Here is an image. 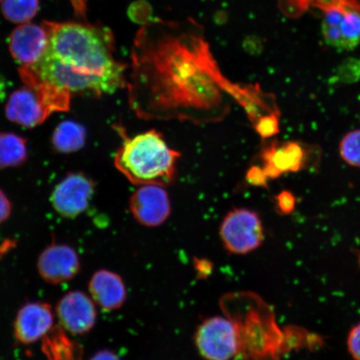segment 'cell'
<instances>
[{
  "mask_svg": "<svg viewBox=\"0 0 360 360\" xmlns=\"http://www.w3.org/2000/svg\"><path fill=\"white\" fill-rule=\"evenodd\" d=\"M56 314L60 327L74 335L87 334L97 319L94 301L82 291H71L62 297Z\"/></svg>",
  "mask_w": 360,
  "mask_h": 360,
  "instance_id": "30bf717a",
  "label": "cell"
},
{
  "mask_svg": "<svg viewBox=\"0 0 360 360\" xmlns=\"http://www.w3.org/2000/svg\"><path fill=\"white\" fill-rule=\"evenodd\" d=\"M179 156L160 133L152 129L124 137L114 160L115 167L132 184L165 186L174 179Z\"/></svg>",
  "mask_w": 360,
  "mask_h": 360,
  "instance_id": "3957f363",
  "label": "cell"
},
{
  "mask_svg": "<svg viewBox=\"0 0 360 360\" xmlns=\"http://www.w3.org/2000/svg\"><path fill=\"white\" fill-rule=\"evenodd\" d=\"M11 204L6 193L0 190V224L6 221L11 214Z\"/></svg>",
  "mask_w": 360,
  "mask_h": 360,
  "instance_id": "d4e9b609",
  "label": "cell"
},
{
  "mask_svg": "<svg viewBox=\"0 0 360 360\" xmlns=\"http://www.w3.org/2000/svg\"><path fill=\"white\" fill-rule=\"evenodd\" d=\"M94 191L91 179L83 174H70L58 184L52 193L53 209L63 217H77L87 209Z\"/></svg>",
  "mask_w": 360,
  "mask_h": 360,
  "instance_id": "9c48e42d",
  "label": "cell"
},
{
  "mask_svg": "<svg viewBox=\"0 0 360 360\" xmlns=\"http://www.w3.org/2000/svg\"><path fill=\"white\" fill-rule=\"evenodd\" d=\"M340 154L346 163L360 168V129L345 135L340 142Z\"/></svg>",
  "mask_w": 360,
  "mask_h": 360,
  "instance_id": "ffe728a7",
  "label": "cell"
},
{
  "mask_svg": "<svg viewBox=\"0 0 360 360\" xmlns=\"http://www.w3.org/2000/svg\"><path fill=\"white\" fill-rule=\"evenodd\" d=\"M89 360H121L117 355L110 350H101L96 353Z\"/></svg>",
  "mask_w": 360,
  "mask_h": 360,
  "instance_id": "484cf974",
  "label": "cell"
},
{
  "mask_svg": "<svg viewBox=\"0 0 360 360\" xmlns=\"http://www.w3.org/2000/svg\"><path fill=\"white\" fill-rule=\"evenodd\" d=\"M195 344L206 360H231L240 345L237 327L222 316L207 319L197 328Z\"/></svg>",
  "mask_w": 360,
  "mask_h": 360,
  "instance_id": "8992f818",
  "label": "cell"
},
{
  "mask_svg": "<svg viewBox=\"0 0 360 360\" xmlns=\"http://www.w3.org/2000/svg\"><path fill=\"white\" fill-rule=\"evenodd\" d=\"M312 147L298 141L271 142L261 151L263 172L268 179L295 173L307 167Z\"/></svg>",
  "mask_w": 360,
  "mask_h": 360,
  "instance_id": "52a82bcc",
  "label": "cell"
},
{
  "mask_svg": "<svg viewBox=\"0 0 360 360\" xmlns=\"http://www.w3.org/2000/svg\"><path fill=\"white\" fill-rule=\"evenodd\" d=\"M25 87L11 94L6 105L8 120L22 127L41 124L53 112L70 109L71 94L44 81L22 79Z\"/></svg>",
  "mask_w": 360,
  "mask_h": 360,
  "instance_id": "277c9868",
  "label": "cell"
},
{
  "mask_svg": "<svg viewBox=\"0 0 360 360\" xmlns=\"http://www.w3.org/2000/svg\"><path fill=\"white\" fill-rule=\"evenodd\" d=\"M278 115H269L261 118L255 124L256 131L263 139L271 138L280 132V122Z\"/></svg>",
  "mask_w": 360,
  "mask_h": 360,
  "instance_id": "44dd1931",
  "label": "cell"
},
{
  "mask_svg": "<svg viewBox=\"0 0 360 360\" xmlns=\"http://www.w3.org/2000/svg\"><path fill=\"white\" fill-rule=\"evenodd\" d=\"M1 11L8 21L18 25L26 24L37 15L39 0H3Z\"/></svg>",
  "mask_w": 360,
  "mask_h": 360,
  "instance_id": "d6986e66",
  "label": "cell"
},
{
  "mask_svg": "<svg viewBox=\"0 0 360 360\" xmlns=\"http://www.w3.org/2000/svg\"><path fill=\"white\" fill-rule=\"evenodd\" d=\"M48 44L49 32L46 27L31 22L18 26L12 31L8 39L11 56L21 67L37 63L46 51Z\"/></svg>",
  "mask_w": 360,
  "mask_h": 360,
  "instance_id": "4fadbf2b",
  "label": "cell"
},
{
  "mask_svg": "<svg viewBox=\"0 0 360 360\" xmlns=\"http://www.w3.org/2000/svg\"><path fill=\"white\" fill-rule=\"evenodd\" d=\"M53 314L51 304L43 302L28 303L18 313L15 336L21 344L35 343L53 328Z\"/></svg>",
  "mask_w": 360,
  "mask_h": 360,
  "instance_id": "5bb4252c",
  "label": "cell"
},
{
  "mask_svg": "<svg viewBox=\"0 0 360 360\" xmlns=\"http://www.w3.org/2000/svg\"><path fill=\"white\" fill-rule=\"evenodd\" d=\"M2 1H3V0H0V2H2Z\"/></svg>",
  "mask_w": 360,
  "mask_h": 360,
  "instance_id": "4316f807",
  "label": "cell"
},
{
  "mask_svg": "<svg viewBox=\"0 0 360 360\" xmlns=\"http://www.w3.org/2000/svg\"><path fill=\"white\" fill-rule=\"evenodd\" d=\"M347 345L351 356L355 360H360V323L350 330Z\"/></svg>",
  "mask_w": 360,
  "mask_h": 360,
  "instance_id": "603a6c76",
  "label": "cell"
},
{
  "mask_svg": "<svg viewBox=\"0 0 360 360\" xmlns=\"http://www.w3.org/2000/svg\"><path fill=\"white\" fill-rule=\"evenodd\" d=\"M89 290L94 302L105 310L119 309L127 299V290L118 274L107 269L98 270L89 283Z\"/></svg>",
  "mask_w": 360,
  "mask_h": 360,
  "instance_id": "9a60e30c",
  "label": "cell"
},
{
  "mask_svg": "<svg viewBox=\"0 0 360 360\" xmlns=\"http://www.w3.org/2000/svg\"><path fill=\"white\" fill-rule=\"evenodd\" d=\"M40 277L51 285L70 281L80 270V261L73 248L53 244L40 254L38 264Z\"/></svg>",
  "mask_w": 360,
  "mask_h": 360,
  "instance_id": "7c38bea8",
  "label": "cell"
},
{
  "mask_svg": "<svg viewBox=\"0 0 360 360\" xmlns=\"http://www.w3.org/2000/svg\"><path fill=\"white\" fill-rule=\"evenodd\" d=\"M49 32L44 55L21 67V78L52 84L70 94L101 96L126 84V65L115 57L114 38L101 27L78 22H44Z\"/></svg>",
  "mask_w": 360,
  "mask_h": 360,
  "instance_id": "7a4b0ae2",
  "label": "cell"
},
{
  "mask_svg": "<svg viewBox=\"0 0 360 360\" xmlns=\"http://www.w3.org/2000/svg\"><path fill=\"white\" fill-rule=\"evenodd\" d=\"M43 340V351L48 360H82V348L70 339L62 327H53Z\"/></svg>",
  "mask_w": 360,
  "mask_h": 360,
  "instance_id": "2e32d148",
  "label": "cell"
},
{
  "mask_svg": "<svg viewBox=\"0 0 360 360\" xmlns=\"http://www.w3.org/2000/svg\"><path fill=\"white\" fill-rule=\"evenodd\" d=\"M86 141V130L75 121L65 120L57 126L52 143L55 150L61 154H70L83 148Z\"/></svg>",
  "mask_w": 360,
  "mask_h": 360,
  "instance_id": "e0dca14e",
  "label": "cell"
},
{
  "mask_svg": "<svg viewBox=\"0 0 360 360\" xmlns=\"http://www.w3.org/2000/svg\"><path fill=\"white\" fill-rule=\"evenodd\" d=\"M276 208L282 214H290L295 208L296 199L290 191H283L276 197Z\"/></svg>",
  "mask_w": 360,
  "mask_h": 360,
  "instance_id": "7402d4cb",
  "label": "cell"
},
{
  "mask_svg": "<svg viewBox=\"0 0 360 360\" xmlns=\"http://www.w3.org/2000/svg\"><path fill=\"white\" fill-rule=\"evenodd\" d=\"M204 30L193 19L148 21L138 30L127 85L130 106L141 118L214 122L250 86L231 83L214 60Z\"/></svg>",
  "mask_w": 360,
  "mask_h": 360,
  "instance_id": "6da1fadb",
  "label": "cell"
},
{
  "mask_svg": "<svg viewBox=\"0 0 360 360\" xmlns=\"http://www.w3.org/2000/svg\"><path fill=\"white\" fill-rule=\"evenodd\" d=\"M129 209L134 219L143 226H160L171 213L168 193L155 184L142 186L130 198Z\"/></svg>",
  "mask_w": 360,
  "mask_h": 360,
  "instance_id": "8fae6325",
  "label": "cell"
},
{
  "mask_svg": "<svg viewBox=\"0 0 360 360\" xmlns=\"http://www.w3.org/2000/svg\"><path fill=\"white\" fill-rule=\"evenodd\" d=\"M247 180L255 186L266 187L269 179L265 176L262 169L254 166L248 171Z\"/></svg>",
  "mask_w": 360,
  "mask_h": 360,
  "instance_id": "cb8c5ba5",
  "label": "cell"
},
{
  "mask_svg": "<svg viewBox=\"0 0 360 360\" xmlns=\"http://www.w3.org/2000/svg\"><path fill=\"white\" fill-rule=\"evenodd\" d=\"M224 249L233 255H247L263 244L264 233L257 213L233 209L223 219L219 229Z\"/></svg>",
  "mask_w": 360,
  "mask_h": 360,
  "instance_id": "5b68a950",
  "label": "cell"
},
{
  "mask_svg": "<svg viewBox=\"0 0 360 360\" xmlns=\"http://www.w3.org/2000/svg\"><path fill=\"white\" fill-rule=\"evenodd\" d=\"M322 33L328 45L340 51H353L360 44V13L354 8H326Z\"/></svg>",
  "mask_w": 360,
  "mask_h": 360,
  "instance_id": "ba28073f",
  "label": "cell"
},
{
  "mask_svg": "<svg viewBox=\"0 0 360 360\" xmlns=\"http://www.w3.org/2000/svg\"><path fill=\"white\" fill-rule=\"evenodd\" d=\"M27 159L25 139L12 133H0V169L16 167Z\"/></svg>",
  "mask_w": 360,
  "mask_h": 360,
  "instance_id": "ac0fdd59",
  "label": "cell"
}]
</instances>
